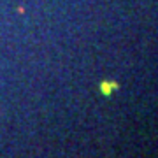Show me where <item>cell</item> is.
<instances>
[{"mask_svg":"<svg viewBox=\"0 0 158 158\" xmlns=\"http://www.w3.org/2000/svg\"><path fill=\"white\" fill-rule=\"evenodd\" d=\"M98 88H100V93H102L104 97H111V95H113V91H116V90H118V84H116L114 81H104Z\"/></svg>","mask_w":158,"mask_h":158,"instance_id":"1","label":"cell"}]
</instances>
